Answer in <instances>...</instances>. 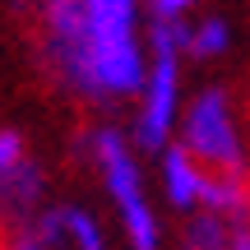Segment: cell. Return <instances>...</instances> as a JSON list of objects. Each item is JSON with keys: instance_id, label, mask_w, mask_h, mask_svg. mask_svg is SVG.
Returning <instances> with one entry per match:
<instances>
[{"instance_id": "6da1fadb", "label": "cell", "mask_w": 250, "mask_h": 250, "mask_svg": "<svg viewBox=\"0 0 250 250\" xmlns=\"http://www.w3.org/2000/svg\"><path fill=\"white\" fill-rule=\"evenodd\" d=\"M148 42L139 0H42V56L83 102H130L144 93Z\"/></svg>"}, {"instance_id": "7a4b0ae2", "label": "cell", "mask_w": 250, "mask_h": 250, "mask_svg": "<svg viewBox=\"0 0 250 250\" xmlns=\"http://www.w3.org/2000/svg\"><path fill=\"white\" fill-rule=\"evenodd\" d=\"M148 74H144V93L134 107L130 144L134 153H162L176 144L181 125V56L190 46V23H148Z\"/></svg>"}, {"instance_id": "3957f363", "label": "cell", "mask_w": 250, "mask_h": 250, "mask_svg": "<svg viewBox=\"0 0 250 250\" xmlns=\"http://www.w3.org/2000/svg\"><path fill=\"white\" fill-rule=\"evenodd\" d=\"M88 158L102 176L111 208H116L125 246L130 250H162V223H158V208L148 199V181H144V167H139V153H134L130 134L116 130V125H93Z\"/></svg>"}, {"instance_id": "277c9868", "label": "cell", "mask_w": 250, "mask_h": 250, "mask_svg": "<svg viewBox=\"0 0 250 250\" xmlns=\"http://www.w3.org/2000/svg\"><path fill=\"white\" fill-rule=\"evenodd\" d=\"M176 144L213 176H236V181L250 176V148H246L241 121H236L232 93L223 83H208L186 102L181 125H176Z\"/></svg>"}, {"instance_id": "5b68a950", "label": "cell", "mask_w": 250, "mask_h": 250, "mask_svg": "<svg viewBox=\"0 0 250 250\" xmlns=\"http://www.w3.org/2000/svg\"><path fill=\"white\" fill-rule=\"evenodd\" d=\"M158 176H162V199H167V208H176V218L199 213L208 171L199 167L181 144H167V148L158 153Z\"/></svg>"}, {"instance_id": "8992f818", "label": "cell", "mask_w": 250, "mask_h": 250, "mask_svg": "<svg viewBox=\"0 0 250 250\" xmlns=\"http://www.w3.org/2000/svg\"><path fill=\"white\" fill-rule=\"evenodd\" d=\"M42 208H46V171L37 158L0 171V223L28 227Z\"/></svg>"}, {"instance_id": "52a82bcc", "label": "cell", "mask_w": 250, "mask_h": 250, "mask_svg": "<svg viewBox=\"0 0 250 250\" xmlns=\"http://www.w3.org/2000/svg\"><path fill=\"white\" fill-rule=\"evenodd\" d=\"M204 213H213V218H223V223H246L250 218V190H246V181H236V176H213L208 171V181H204Z\"/></svg>"}, {"instance_id": "ba28073f", "label": "cell", "mask_w": 250, "mask_h": 250, "mask_svg": "<svg viewBox=\"0 0 250 250\" xmlns=\"http://www.w3.org/2000/svg\"><path fill=\"white\" fill-rule=\"evenodd\" d=\"M56 213H61V236L70 250H107V227H102V218L93 208L56 204Z\"/></svg>"}, {"instance_id": "9c48e42d", "label": "cell", "mask_w": 250, "mask_h": 250, "mask_svg": "<svg viewBox=\"0 0 250 250\" xmlns=\"http://www.w3.org/2000/svg\"><path fill=\"white\" fill-rule=\"evenodd\" d=\"M227 46H232V23L223 14L190 23V46H186L190 61H218V56H227Z\"/></svg>"}, {"instance_id": "30bf717a", "label": "cell", "mask_w": 250, "mask_h": 250, "mask_svg": "<svg viewBox=\"0 0 250 250\" xmlns=\"http://www.w3.org/2000/svg\"><path fill=\"white\" fill-rule=\"evenodd\" d=\"M181 250H227V223L204 208L181 218Z\"/></svg>"}, {"instance_id": "8fae6325", "label": "cell", "mask_w": 250, "mask_h": 250, "mask_svg": "<svg viewBox=\"0 0 250 250\" xmlns=\"http://www.w3.org/2000/svg\"><path fill=\"white\" fill-rule=\"evenodd\" d=\"M33 158V148H28V134L14 130V125H0V171L19 167V162Z\"/></svg>"}, {"instance_id": "7c38bea8", "label": "cell", "mask_w": 250, "mask_h": 250, "mask_svg": "<svg viewBox=\"0 0 250 250\" xmlns=\"http://www.w3.org/2000/svg\"><path fill=\"white\" fill-rule=\"evenodd\" d=\"M195 5H199V0H148L153 23H176V19H186Z\"/></svg>"}, {"instance_id": "4fadbf2b", "label": "cell", "mask_w": 250, "mask_h": 250, "mask_svg": "<svg viewBox=\"0 0 250 250\" xmlns=\"http://www.w3.org/2000/svg\"><path fill=\"white\" fill-rule=\"evenodd\" d=\"M227 250H250V218L246 223H227Z\"/></svg>"}]
</instances>
